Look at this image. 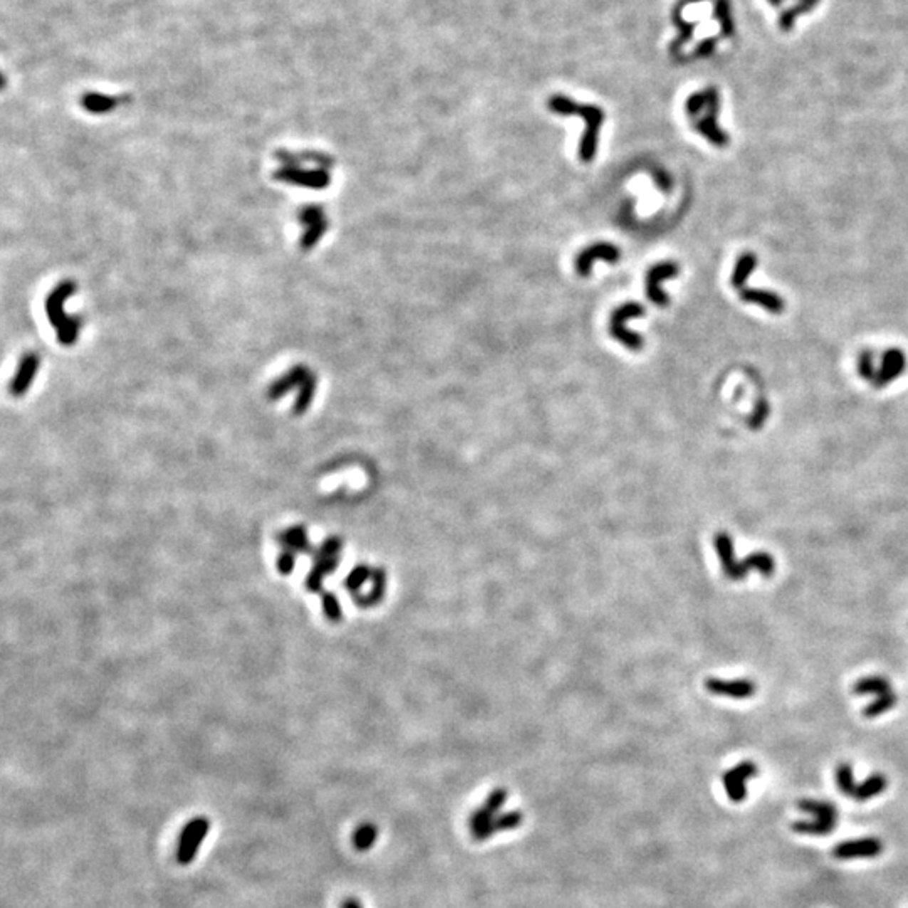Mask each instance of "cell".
Masks as SVG:
<instances>
[{
  "mask_svg": "<svg viewBox=\"0 0 908 908\" xmlns=\"http://www.w3.org/2000/svg\"><path fill=\"white\" fill-rule=\"evenodd\" d=\"M548 110L560 116H579L585 121V132L580 138L579 147V158L585 164L594 160L595 152H597V140L600 125L604 123L605 115L599 106L594 105H580L575 103L570 98L555 95L548 98L547 101Z\"/></svg>",
  "mask_w": 908,
  "mask_h": 908,
  "instance_id": "6da1fadb",
  "label": "cell"
},
{
  "mask_svg": "<svg viewBox=\"0 0 908 908\" xmlns=\"http://www.w3.org/2000/svg\"><path fill=\"white\" fill-rule=\"evenodd\" d=\"M645 313V308L636 301H627L624 303L622 306L614 310V313L611 316V335L617 342H621L624 347L630 348V350H641L642 348V338L640 335L635 332H630L626 328V321L631 318H640Z\"/></svg>",
  "mask_w": 908,
  "mask_h": 908,
  "instance_id": "7a4b0ae2",
  "label": "cell"
},
{
  "mask_svg": "<svg viewBox=\"0 0 908 908\" xmlns=\"http://www.w3.org/2000/svg\"><path fill=\"white\" fill-rule=\"evenodd\" d=\"M211 824L206 818H194L192 821L185 824V828L180 833L179 845H177V861L180 865L192 863L195 855H197L199 846L206 840Z\"/></svg>",
  "mask_w": 908,
  "mask_h": 908,
  "instance_id": "3957f363",
  "label": "cell"
},
{
  "mask_svg": "<svg viewBox=\"0 0 908 908\" xmlns=\"http://www.w3.org/2000/svg\"><path fill=\"white\" fill-rule=\"evenodd\" d=\"M709 115H705L700 121H696L695 128L698 133H701L711 145L715 147H725L729 145V135L725 132H721L719 127V121H716V116H719V110H720V98L719 93H716L715 88H709Z\"/></svg>",
  "mask_w": 908,
  "mask_h": 908,
  "instance_id": "277c9868",
  "label": "cell"
},
{
  "mask_svg": "<svg viewBox=\"0 0 908 908\" xmlns=\"http://www.w3.org/2000/svg\"><path fill=\"white\" fill-rule=\"evenodd\" d=\"M678 273H679V266L677 263H673V261H664V263H659L651 268L648 274H646V295H648L649 300L653 301L656 306H661V308L668 306L669 298L666 296V293L663 291L661 285H663V281H666V279H672L677 276Z\"/></svg>",
  "mask_w": 908,
  "mask_h": 908,
  "instance_id": "5b68a950",
  "label": "cell"
},
{
  "mask_svg": "<svg viewBox=\"0 0 908 908\" xmlns=\"http://www.w3.org/2000/svg\"><path fill=\"white\" fill-rule=\"evenodd\" d=\"M757 772L758 769L756 763L752 761H743L721 776L724 787L732 803H742L745 795H747V787H745V784H747L748 779H753L757 776Z\"/></svg>",
  "mask_w": 908,
  "mask_h": 908,
  "instance_id": "8992f818",
  "label": "cell"
},
{
  "mask_svg": "<svg viewBox=\"0 0 908 908\" xmlns=\"http://www.w3.org/2000/svg\"><path fill=\"white\" fill-rule=\"evenodd\" d=\"M883 847V841L880 837H863V840L840 842L833 850V856L837 860L875 858V856L882 855Z\"/></svg>",
  "mask_w": 908,
  "mask_h": 908,
  "instance_id": "52a82bcc",
  "label": "cell"
},
{
  "mask_svg": "<svg viewBox=\"0 0 908 908\" xmlns=\"http://www.w3.org/2000/svg\"><path fill=\"white\" fill-rule=\"evenodd\" d=\"M619 258H621V251H619L614 244H609V242H597V244L589 246L585 248L582 253L575 258V271L580 274V276H589L590 269H593L594 263L597 259H604L607 263H617Z\"/></svg>",
  "mask_w": 908,
  "mask_h": 908,
  "instance_id": "ba28073f",
  "label": "cell"
},
{
  "mask_svg": "<svg viewBox=\"0 0 908 908\" xmlns=\"http://www.w3.org/2000/svg\"><path fill=\"white\" fill-rule=\"evenodd\" d=\"M705 688L710 693L719 696H730V698H739V700H743V698H751L753 696V693L757 692V684L751 682V679H720V678H706L705 682Z\"/></svg>",
  "mask_w": 908,
  "mask_h": 908,
  "instance_id": "9c48e42d",
  "label": "cell"
},
{
  "mask_svg": "<svg viewBox=\"0 0 908 908\" xmlns=\"http://www.w3.org/2000/svg\"><path fill=\"white\" fill-rule=\"evenodd\" d=\"M905 365H907V358H905V353H903L902 350L893 348V350L884 352L882 367H880V370L877 372L873 385H877V387H884V385H888L890 382L895 380L897 377H900L903 374Z\"/></svg>",
  "mask_w": 908,
  "mask_h": 908,
  "instance_id": "30bf717a",
  "label": "cell"
},
{
  "mask_svg": "<svg viewBox=\"0 0 908 908\" xmlns=\"http://www.w3.org/2000/svg\"><path fill=\"white\" fill-rule=\"evenodd\" d=\"M714 545H715V550L719 553L720 563H721V570L724 574L729 577L730 580H740L739 579V562L735 560V552H734V540L726 532H719L715 535L714 538Z\"/></svg>",
  "mask_w": 908,
  "mask_h": 908,
  "instance_id": "8fae6325",
  "label": "cell"
},
{
  "mask_svg": "<svg viewBox=\"0 0 908 908\" xmlns=\"http://www.w3.org/2000/svg\"><path fill=\"white\" fill-rule=\"evenodd\" d=\"M370 580H372V589L369 590V593L353 595V602L362 609H369V607H374V605L377 604H380L385 595V590H387V574H385L384 567H377V569H374Z\"/></svg>",
  "mask_w": 908,
  "mask_h": 908,
  "instance_id": "7c38bea8",
  "label": "cell"
},
{
  "mask_svg": "<svg viewBox=\"0 0 908 908\" xmlns=\"http://www.w3.org/2000/svg\"><path fill=\"white\" fill-rule=\"evenodd\" d=\"M521 821H523V816H521L520 811L503 813V814H498V816L493 818L490 824H486V826L481 828V830L471 833V835H473L474 840L484 841V840H488V837H491L493 835H495V833L515 830V828L520 826Z\"/></svg>",
  "mask_w": 908,
  "mask_h": 908,
  "instance_id": "4fadbf2b",
  "label": "cell"
},
{
  "mask_svg": "<svg viewBox=\"0 0 908 908\" xmlns=\"http://www.w3.org/2000/svg\"><path fill=\"white\" fill-rule=\"evenodd\" d=\"M276 540L283 548H288V550L295 553H315L313 545H311L308 535H306V528L301 527V525H295V527L283 530V532L278 533Z\"/></svg>",
  "mask_w": 908,
  "mask_h": 908,
  "instance_id": "5bb4252c",
  "label": "cell"
},
{
  "mask_svg": "<svg viewBox=\"0 0 908 908\" xmlns=\"http://www.w3.org/2000/svg\"><path fill=\"white\" fill-rule=\"evenodd\" d=\"M340 565V557L323 558V560H315V565L311 567L305 579V589L311 594H318L323 589V580L328 575H332Z\"/></svg>",
  "mask_w": 908,
  "mask_h": 908,
  "instance_id": "9a60e30c",
  "label": "cell"
},
{
  "mask_svg": "<svg viewBox=\"0 0 908 908\" xmlns=\"http://www.w3.org/2000/svg\"><path fill=\"white\" fill-rule=\"evenodd\" d=\"M740 298L743 301L752 303V305H758L762 308H766L771 313H782L786 308L784 300L781 296H777L776 293L767 291V290H757V288H743L740 290Z\"/></svg>",
  "mask_w": 908,
  "mask_h": 908,
  "instance_id": "2e32d148",
  "label": "cell"
},
{
  "mask_svg": "<svg viewBox=\"0 0 908 908\" xmlns=\"http://www.w3.org/2000/svg\"><path fill=\"white\" fill-rule=\"evenodd\" d=\"M753 569L761 572L763 577H772L776 572L774 557L767 552H756L747 555L742 562H739V579H745L748 572Z\"/></svg>",
  "mask_w": 908,
  "mask_h": 908,
  "instance_id": "e0dca14e",
  "label": "cell"
},
{
  "mask_svg": "<svg viewBox=\"0 0 908 908\" xmlns=\"http://www.w3.org/2000/svg\"><path fill=\"white\" fill-rule=\"evenodd\" d=\"M799 809L805 814H811L814 819L823 821L836 828L837 824V808L828 800H816V799H800Z\"/></svg>",
  "mask_w": 908,
  "mask_h": 908,
  "instance_id": "ac0fdd59",
  "label": "cell"
},
{
  "mask_svg": "<svg viewBox=\"0 0 908 908\" xmlns=\"http://www.w3.org/2000/svg\"><path fill=\"white\" fill-rule=\"evenodd\" d=\"M37 363H39V360H37L34 353L24 357V360H22L21 363V369H19L16 379L12 380V385H11V392L16 395V397H21V395L26 394L27 389L31 387V382L36 375Z\"/></svg>",
  "mask_w": 908,
  "mask_h": 908,
  "instance_id": "d6986e66",
  "label": "cell"
},
{
  "mask_svg": "<svg viewBox=\"0 0 908 908\" xmlns=\"http://www.w3.org/2000/svg\"><path fill=\"white\" fill-rule=\"evenodd\" d=\"M887 786H888L887 776H883V774H880V772H877V774L870 776L868 779H866L865 782H861V784L856 787L855 799L858 800V803H865V800H868V799H872V798H877V795L884 793Z\"/></svg>",
  "mask_w": 908,
  "mask_h": 908,
  "instance_id": "ffe728a7",
  "label": "cell"
},
{
  "mask_svg": "<svg viewBox=\"0 0 908 908\" xmlns=\"http://www.w3.org/2000/svg\"><path fill=\"white\" fill-rule=\"evenodd\" d=\"M855 695H883L892 692V684L883 677H866L856 682L853 687Z\"/></svg>",
  "mask_w": 908,
  "mask_h": 908,
  "instance_id": "44dd1931",
  "label": "cell"
},
{
  "mask_svg": "<svg viewBox=\"0 0 908 908\" xmlns=\"http://www.w3.org/2000/svg\"><path fill=\"white\" fill-rule=\"evenodd\" d=\"M372 572H374V569H370L367 563H358L357 567H353L350 574L345 577V580H343V589L353 595L360 594L363 584L372 579Z\"/></svg>",
  "mask_w": 908,
  "mask_h": 908,
  "instance_id": "7402d4cb",
  "label": "cell"
},
{
  "mask_svg": "<svg viewBox=\"0 0 908 908\" xmlns=\"http://www.w3.org/2000/svg\"><path fill=\"white\" fill-rule=\"evenodd\" d=\"M757 268V256L751 254V253H745L740 256L737 259V264L734 268V274H732V285L735 288H742L747 281L748 276L753 269Z\"/></svg>",
  "mask_w": 908,
  "mask_h": 908,
  "instance_id": "603a6c76",
  "label": "cell"
},
{
  "mask_svg": "<svg viewBox=\"0 0 908 908\" xmlns=\"http://www.w3.org/2000/svg\"><path fill=\"white\" fill-rule=\"evenodd\" d=\"M305 374H306L305 370L295 369L293 372H290L288 375L283 377V379H279L276 384H273L271 389L268 390L269 399L278 400L279 397H283V395H285L288 390H291L293 387H295V385H298L303 379H305Z\"/></svg>",
  "mask_w": 908,
  "mask_h": 908,
  "instance_id": "cb8c5ba5",
  "label": "cell"
},
{
  "mask_svg": "<svg viewBox=\"0 0 908 908\" xmlns=\"http://www.w3.org/2000/svg\"><path fill=\"white\" fill-rule=\"evenodd\" d=\"M377 835H379V831H377L374 824L363 823L357 828L355 833H353V846H355L358 851L370 850L377 840Z\"/></svg>",
  "mask_w": 908,
  "mask_h": 908,
  "instance_id": "d4e9b609",
  "label": "cell"
},
{
  "mask_svg": "<svg viewBox=\"0 0 908 908\" xmlns=\"http://www.w3.org/2000/svg\"><path fill=\"white\" fill-rule=\"evenodd\" d=\"M321 609H323L325 617H327L330 622L337 624L342 621L343 617L342 602H340L338 595L335 593H330V590L321 593Z\"/></svg>",
  "mask_w": 908,
  "mask_h": 908,
  "instance_id": "484cf974",
  "label": "cell"
},
{
  "mask_svg": "<svg viewBox=\"0 0 908 908\" xmlns=\"http://www.w3.org/2000/svg\"><path fill=\"white\" fill-rule=\"evenodd\" d=\"M790 828H793L794 833L809 836H826L836 830L831 824L818 821V819H813V821H795L790 824Z\"/></svg>",
  "mask_w": 908,
  "mask_h": 908,
  "instance_id": "4316f807",
  "label": "cell"
},
{
  "mask_svg": "<svg viewBox=\"0 0 908 908\" xmlns=\"http://www.w3.org/2000/svg\"><path fill=\"white\" fill-rule=\"evenodd\" d=\"M897 700H898V698H897V695L893 692L883 693V695L877 696V700H875L873 703H870V705L866 706V709L863 710V715L866 716V719H875V716L883 715L884 711L892 710L893 706L897 705Z\"/></svg>",
  "mask_w": 908,
  "mask_h": 908,
  "instance_id": "83f0119b",
  "label": "cell"
},
{
  "mask_svg": "<svg viewBox=\"0 0 908 908\" xmlns=\"http://www.w3.org/2000/svg\"><path fill=\"white\" fill-rule=\"evenodd\" d=\"M836 782L842 794L850 795V798H855L856 787L858 786L855 784L853 769H851L850 763H840V766L836 767Z\"/></svg>",
  "mask_w": 908,
  "mask_h": 908,
  "instance_id": "f1b7e54d",
  "label": "cell"
},
{
  "mask_svg": "<svg viewBox=\"0 0 908 908\" xmlns=\"http://www.w3.org/2000/svg\"><path fill=\"white\" fill-rule=\"evenodd\" d=\"M315 387L316 385H315L313 377H310V379L303 384L300 394H298V397L295 400V406H293V412H295L296 416H303V414L310 409L311 402H313Z\"/></svg>",
  "mask_w": 908,
  "mask_h": 908,
  "instance_id": "f546056e",
  "label": "cell"
},
{
  "mask_svg": "<svg viewBox=\"0 0 908 908\" xmlns=\"http://www.w3.org/2000/svg\"><path fill=\"white\" fill-rule=\"evenodd\" d=\"M343 548V540L340 537H328L325 538L323 542L318 545L316 548L313 557L315 560H323V558H332V557H340V552Z\"/></svg>",
  "mask_w": 908,
  "mask_h": 908,
  "instance_id": "4dcf8cb0",
  "label": "cell"
},
{
  "mask_svg": "<svg viewBox=\"0 0 908 908\" xmlns=\"http://www.w3.org/2000/svg\"><path fill=\"white\" fill-rule=\"evenodd\" d=\"M818 2H819V0H803V2H800V6L790 9V11H786L784 14H782V17H781V21H779V26L784 31H789L790 27L794 26L795 17H798L799 14L813 11L814 6H816Z\"/></svg>",
  "mask_w": 908,
  "mask_h": 908,
  "instance_id": "1f68e13d",
  "label": "cell"
},
{
  "mask_svg": "<svg viewBox=\"0 0 908 908\" xmlns=\"http://www.w3.org/2000/svg\"><path fill=\"white\" fill-rule=\"evenodd\" d=\"M276 567L281 575H291L296 567V553L288 550V548H283L276 558Z\"/></svg>",
  "mask_w": 908,
  "mask_h": 908,
  "instance_id": "d6a6232c",
  "label": "cell"
},
{
  "mask_svg": "<svg viewBox=\"0 0 908 908\" xmlns=\"http://www.w3.org/2000/svg\"><path fill=\"white\" fill-rule=\"evenodd\" d=\"M506 798H508V793H506V789H503V787H496V789L493 790L490 795H488L486 800H484L483 808L486 809V811H490L491 814H495V816H496V813L500 811V809L503 808V804H505Z\"/></svg>",
  "mask_w": 908,
  "mask_h": 908,
  "instance_id": "836d02e7",
  "label": "cell"
},
{
  "mask_svg": "<svg viewBox=\"0 0 908 908\" xmlns=\"http://www.w3.org/2000/svg\"><path fill=\"white\" fill-rule=\"evenodd\" d=\"M858 372L861 377L868 380H875L877 377V372H875V365H873V355L872 352H863L860 355L858 360Z\"/></svg>",
  "mask_w": 908,
  "mask_h": 908,
  "instance_id": "e575fe53",
  "label": "cell"
},
{
  "mask_svg": "<svg viewBox=\"0 0 908 908\" xmlns=\"http://www.w3.org/2000/svg\"><path fill=\"white\" fill-rule=\"evenodd\" d=\"M716 17H719L721 24H724V32H729L726 36H730V32H732L734 26H732V19H730L729 4H726L725 0H720L719 6H716Z\"/></svg>",
  "mask_w": 908,
  "mask_h": 908,
  "instance_id": "d590c367",
  "label": "cell"
},
{
  "mask_svg": "<svg viewBox=\"0 0 908 908\" xmlns=\"http://www.w3.org/2000/svg\"><path fill=\"white\" fill-rule=\"evenodd\" d=\"M767 417H769V404L761 402L757 406L756 412H753L752 419L748 421V426H751V429H761L763 421H766Z\"/></svg>",
  "mask_w": 908,
  "mask_h": 908,
  "instance_id": "8d00e7d4",
  "label": "cell"
},
{
  "mask_svg": "<svg viewBox=\"0 0 908 908\" xmlns=\"http://www.w3.org/2000/svg\"><path fill=\"white\" fill-rule=\"evenodd\" d=\"M715 44H716V43H715V39H706V41H703V43H701L700 46H698V49H696V56H700V58H706V56H710V54L714 53V51H715Z\"/></svg>",
  "mask_w": 908,
  "mask_h": 908,
  "instance_id": "74e56055",
  "label": "cell"
},
{
  "mask_svg": "<svg viewBox=\"0 0 908 908\" xmlns=\"http://www.w3.org/2000/svg\"><path fill=\"white\" fill-rule=\"evenodd\" d=\"M342 908H362V905L358 903V900H355V898H348V900L343 902Z\"/></svg>",
  "mask_w": 908,
  "mask_h": 908,
  "instance_id": "f35d334b",
  "label": "cell"
},
{
  "mask_svg": "<svg viewBox=\"0 0 908 908\" xmlns=\"http://www.w3.org/2000/svg\"><path fill=\"white\" fill-rule=\"evenodd\" d=\"M782 2H784V0H771V4H774V6H779V4Z\"/></svg>",
  "mask_w": 908,
  "mask_h": 908,
  "instance_id": "ab89813d",
  "label": "cell"
}]
</instances>
